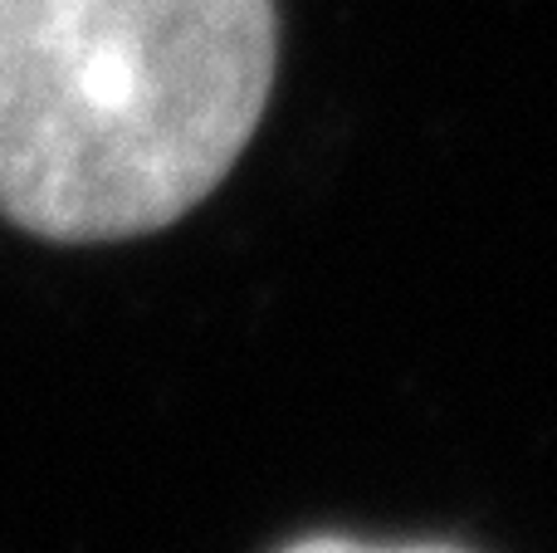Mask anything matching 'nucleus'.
<instances>
[{"mask_svg": "<svg viewBox=\"0 0 557 553\" xmlns=\"http://www.w3.org/2000/svg\"><path fill=\"white\" fill-rule=\"evenodd\" d=\"M274 0H0V216L98 245L176 225L270 108Z\"/></svg>", "mask_w": 557, "mask_h": 553, "instance_id": "obj_1", "label": "nucleus"}, {"mask_svg": "<svg viewBox=\"0 0 557 553\" xmlns=\"http://www.w3.org/2000/svg\"><path fill=\"white\" fill-rule=\"evenodd\" d=\"M278 553H465V549H450V544H357V539L313 534V539H298V544H288Z\"/></svg>", "mask_w": 557, "mask_h": 553, "instance_id": "obj_2", "label": "nucleus"}]
</instances>
